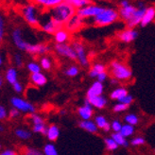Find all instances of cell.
Segmentation results:
<instances>
[{
	"mask_svg": "<svg viewBox=\"0 0 155 155\" xmlns=\"http://www.w3.org/2000/svg\"><path fill=\"white\" fill-rule=\"evenodd\" d=\"M128 5H130V3L128 2V1H121V3H120V6H121V8L122 7H126V6H128Z\"/></svg>",
	"mask_w": 155,
	"mask_h": 155,
	"instance_id": "11a10c76",
	"label": "cell"
},
{
	"mask_svg": "<svg viewBox=\"0 0 155 155\" xmlns=\"http://www.w3.org/2000/svg\"><path fill=\"white\" fill-rule=\"evenodd\" d=\"M22 14L24 19L30 26L36 27L39 25V20L37 17V10L34 5H31V4L26 5L22 9Z\"/></svg>",
	"mask_w": 155,
	"mask_h": 155,
	"instance_id": "5b68a950",
	"label": "cell"
},
{
	"mask_svg": "<svg viewBox=\"0 0 155 155\" xmlns=\"http://www.w3.org/2000/svg\"><path fill=\"white\" fill-rule=\"evenodd\" d=\"M147 9L148 8L144 7V8H137V11L135 12V13L133 15V17L130 18V20L129 22H127V25L129 27V28H134V27L141 25V22L144 18V15L147 12Z\"/></svg>",
	"mask_w": 155,
	"mask_h": 155,
	"instance_id": "30bf717a",
	"label": "cell"
},
{
	"mask_svg": "<svg viewBox=\"0 0 155 155\" xmlns=\"http://www.w3.org/2000/svg\"><path fill=\"white\" fill-rule=\"evenodd\" d=\"M80 127L81 129H83L84 130L88 131V133L91 134H95L97 131V124L94 121H91V120H82L80 123Z\"/></svg>",
	"mask_w": 155,
	"mask_h": 155,
	"instance_id": "d6986e66",
	"label": "cell"
},
{
	"mask_svg": "<svg viewBox=\"0 0 155 155\" xmlns=\"http://www.w3.org/2000/svg\"><path fill=\"white\" fill-rule=\"evenodd\" d=\"M112 83H113V84H115V83H117V81H116L115 79H113V80H112Z\"/></svg>",
	"mask_w": 155,
	"mask_h": 155,
	"instance_id": "9f6ffc18",
	"label": "cell"
},
{
	"mask_svg": "<svg viewBox=\"0 0 155 155\" xmlns=\"http://www.w3.org/2000/svg\"><path fill=\"white\" fill-rule=\"evenodd\" d=\"M68 3H70L75 9L80 10V9H82V8L90 5L91 2L88 1V0H68Z\"/></svg>",
	"mask_w": 155,
	"mask_h": 155,
	"instance_id": "83f0119b",
	"label": "cell"
},
{
	"mask_svg": "<svg viewBox=\"0 0 155 155\" xmlns=\"http://www.w3.org/2000/svg\"><path fill=\"white\" fill-rule=\"evenodd\" d=\"M5 77H6L7 81L9 82L10 84L13 85L14 83H16L18 81H17V71H16V69H14L12 67L8 69Z\"/></svg>",
	"mask_w": 155,
	"mask_h": 155,
	"instance_id": "cb8c5ba5",
	"label": "cell"
},
{
	"mask_svg": "<svg viewBox=\"0 0 155 155\" xmlns=\"http://www.w3.org/2000/svg\"><path fill=\"white\" fill-rule=\"evenodd\" d=\"M127 95H128V91L125 88H121L120 87V88H116L115 90H114L111 93L110 97H111L112 99H115V100H117V101H118L120 98L124 97Z\"/></svg>",
	"mask_w": 155,
	"mask_h": 155,
	"instance_id": "d4e9b609",
	"label": "cell"
},
{
	"mask_svg": "<svg viewBox=\"0 0 155 155\" xmlns=\"http://www.w3.org/2000/svg\"><path fill=\"white\" fill-rule=\"evenodd\" d=\"M122 127H123V125L118 120H114L111 124V128L113 129V130L114 131V133H120Z\"/></svg>",
	"mask_w": 155,
	"mask_h": 155,
	"instance_id": "f35d334b",
	"label": "cell"
},
{
	"mask_svg": "<svg viewBox=\"0 0 155 155\" xmlns=\"http://www.w3.org/2000/svg\"><path fill=\"white\" fill-rule=\"evenodd\" d=\"M28 70L31 73V74H36V73H41V66L38 64L31 61V63H28L27 65Z\"/></svg>",
	"mask_w": 155,
	"mask_h": 155,
	"instance_id": "836d02e7",
	"label": "cell"
},
{
	"mask_svg": "<svg viewBox=\"0 0 155 155\" xmlns=\"http://www.w3.org/2000/svg\"><path fill=\"white\" fill-rule=\"evenodd\" d=\"M64 24H63V23H61L55 19H53L50 17V19L48 21V22H45V24L42 26V28L45 32L46 33H49V34H55L57 31H59L60 29L63 28Z\"/></svg>",
	"mask_w": 155,
	"mask_h": 155,
	"instance_id": "9c48e42d",
	"label": "cell"
},
{
	"mask_svg": "<svg viewBox=\"0 0 155 155\" xmlns=\"http://www.w3.org/2000/svg\"><path fill=\"white\" fill-rule=\"evenodd\" d=\"M134 133V127L131 126V125H129V124H125V125H123V127L121 129V131H120V134L125 138L133 135Z\"/></svg>",
	"mask_w": 155,
	"mask_h": 155,
	"instance_id": "4dcf8cb0",
	"label": "cell"
},
{
	"mask_svg": "<svg viewBox=\"0 0 155 155\" xmlns=\"http://www.w3.org/2000/svg\"><path fill=\"white\" fill-rule=\"evenodd\" d=\"M61 2H63L61 0H38L37 1L39 5L46 7V8H50V9H53L54 7H56Z\"/></svg>",
	"mask_w": 155,
	"mask_h": 155,
	"instance_id": "4316f807",
	"label": "cell"
},
{
	"mask_svg": "<svg viewBox=\"0 0 155 155\" xmlns=\"http://www.w3.org/2000/svg\"><path fill=\"white\" fill-rule=\"evenodd\" d=\"M103 84L102 82H100L98 81H95L92 84V86L88 89L87 93H86V97L87 98H91V97H99L102 96L101 94L103 93Z\"/></svg>",
	"mask_w": 155,
	"mask_h": 155,
	"instance_id": "4fadbf2b",
	"label": "cell"
},
{
	"mask_svg": "<svg viewBox=\"0 0 155 155\" xmlns=\"http://www.w3.org/2000/svg\"><path fill=\"white\" fill-rule=\"evenodd\" d=\"M60 135V130L56 125H50L48 127V134H46V137L49 141H56Z\"/></svg>",
	"mask_w": 155,
	"mask_h": 155,
	"instance_id": "603a6c76",
	"label": "cell"
},
{
	"mask_svg": "<svg viewBox=\"0 0 155 155\" xmlns=\"http://www.w3.org/2000/svg\"><path fill=\"white\" fill-rule=\"evenodd\" d=\"M111 137L116 142V144H117L118 146H123V147H128L129 146L127 139L124 137L120 133H114L111 135Z\"/></svg>",
	"mask_w": 155,
	"mask_h": 155,
	"instance_id": "484cf974",
	"label": "cell"
},
{
	"mask_svg": "<svg viewBox=\"0 0 155 155\" xmlns=\"http://www.w3.org/2000/svg\"><path fill=\"white\" fill-rule=\"evenodd\" d=\"M106 79H107V73L106 72H103L101 74H99L98 77H97V81H100V82H103Z\"/></svg>",
	"mask_w": 155,
	"mask_h": 155,
	"instance_id": "f5cc1de1",
	"label": "cell"
},
{
	"mask_svg": "<svg viewBox=\"0 0 155 155\" xmlns=\"http://www.w3.org/2000/svg\"><path fill=\"white\" fill-rule=\"evenodd\" d=\"M105 8L101 6H97L94 4H90L86 7L82 8V9L77 10V14L82 19L88 18V17H97L99 13H101Z\"/></svg>",
	"mask_w": 155,
	"mask_h": 155,
	"instance_id": "277c9868",
	"label": "cell"
},
{
	"mask_svg": "<svg viewBox=\"0 0 155 155\" xmlns=\"http://www.w3.org/2000/svg\"><path fill=\"white\" fill-rule=\"evenodd\" d=\"M95 123L97 124V128H100V129H104L108 124L107 122V120H106V118L104 117V116H102V115H97V117L95 118Z\"/></svg>",
	"mask_w": 155,
	"mask_h": 155,
	"instance_id": "e575fe53",
	"label": "cell"
},
{
	"mask_svg": "<svg viewBox=\"0 0 155 155\" xmlns=\"http://www.w3.org/2000/svg\"><path fill=\"white\" fill-rule=\"evenodd\" d=\"M14 63L19 67H21L23 65V59H22L21 55H19V54H15L14 55Z\"/></svg>",
	"mask_w": 155,
	"mask_h": 155,
	"instance_id": "bcb514c9",
	"label": "cell"
},
{
	"mask_svg": "<svg viewBox=\"0 0 155 155\" xmlns=\"http://www.w3.org/2000/svg\"><path fill=\"white\" fill-rule=\"evenodd\" d=\"M154 153H155V149H154Z\"/></svg>",
	"mask_w": 155,
	"mask_h": 155,
	"instance_id": "94428289",
	"label": "cell"
},
{
	"mask_svg": "<svg viewBox=\"0 0 155 155\" xmlns=\"http://www.w3.org/2000/svg\"><path fill=\"white\" fill-rule=\"evenodd\" d=\"M4 19L3 17H0V40H2L4 36Z\"/></svg>",
	"mask_w": 155,
	"mask_h": 155,
	"instance_id": "c3c4849f",
	"label": "cell"
},
{
	"mask_svg": "<svg viewBox=\"0 0 155 155\" xmlns=\"http://www.w3.org/2000/svg\"><path fill=\"white\" fill-rule=\"evenodd\" d=\"M19 115V111L17 109H15V108H13V109H12L10 111V117L11 118H14V117H17V116Z\"/></svg>",
	"mask_w": 155,
	"mask_h": 155,
	"instance_id": "f907efd6",
	"label": "cell"
},
{
	"mask_svg": "<svg viewBox=\"0 0 155 155\" xmlns=\"http://www.w3.org/2000/svg\"><path fill=\"white\" fill-rule=\"evenodd\" d=\"M105 145H106V148L108 150H117L118 148V145L116 144V142L114 140L112 137H109V138H105Z\"/></svg>",
	"mask_w": 155,
	"mask_h": 155,
	"instance_id": "1f68e13d",
	"label": "cell"
},
{
	"mask_svg": "<svg viewBox=\"0 0 155 155\" xmlns=\"http://www.w3.org/2000/svg\"><path fill=\"white\" fill-rule=\"evenodd\" d=\"M82 18H81L77 13L65 24V29L67 31H75L82 26Z\"/></svg>",
	"mask_w": 155,
	"mask_h": 155,
	"instance_id": "9a60e30c",
	"label": "cell"
},
{
	"mask_svg": "<svg viewBox=\"0 0 155 155\" xmlns=\"http://www.w3.org/2000/svg\"><path fill=\"white\" fill-rule=\"evenodd\" d=\"M48 128H46L45 124H40V125H34L33 126V131L36 134H42L46 135L48 134Z\"/></svg>",
	"mask_w": 155,
	"mask_h": 155,
	"instance_id": "d590c367",
	"label": "cell"
},
{
	"mask_svg": "<svg viewBox=\"0 0 155 155\" xmlns=\"http://www.w3.org/2000/svg\"><path fill=\"white\" fill-rule=\"evenodd\" d=\"M0 155H16V152L12 150H5L0 153Z\"/></svg>",
	"mask_w": 155,
	"mask_h": 155,
	"instance_id": "816d5d0a",
	"label": "cell"
},
{
	"mask_svg": "<svg viewBox=\"0 0 155 155\" xmlns=\"http://www.w3.org/2000/svg\"><path fill=\"white\" fill-rule=\"evenodd\" d=\"M15 135L18 138L22 139V140H28L30 137H31V134L30 131L24 130V129H16L15 130Z\"/></svg>",
	"mask_w": 155,
	"mask_h": 155,
	"instance_id": "f1b7e54d",
	"label": "cell"
},
{
	"mask_svg": "<svg viewBox=\"0 0 155 155\" xmlns=\"http://www.w3.org/2000/svg\"><path fill=\"white\" fill-rule=\"evenodd\" d=\"M98 75H99V74H98L96 70H94V69H93V68H92L91 70L89 71V76H90L91 78H97V77H98Z\"/></svg>",
	"mask_w": 155,
	"mask_h": 155,
	"instance_id": "db71d44e",
	"label": "cell"
},
{
	"mask_svg": "<svg viewBox=\"0 0 155 155\" xmlns=\"http://www.w3.org/2000/svg\"><path fill=\"white\" fill-rule=\"evenodd\" d=\"M119 17V12L113 8H105L101 13L93 19V23L98 27H105L113 24Z\"/></svg>",
	"mask_w": 155,
	"mask_h": 155,
	"instance_id": "7a4b0ae2",
	"label": "cell"
},
{
	"mask_svg": "<svg viewBox=\"0 0 155 155\" xmlns=\"http://www.w3.org/2000/svg\"><path fill=\"white\" fill-rule=\"evenodd\" d=\"M30 81L32 83L38 85V86H44L48 82V79L43 73H36L30 75Z\"/></svg>",
	"mask_w": 155,
	"mask_h": 155,
	"instance_id": "44dd1931",
	"label": "cell"
},
{
	"mask_svg": "<svg viewBox=\"0 0 155 155\" xmlns=\"http://www.w3.org/2000/svg\"><path fill=\"white\" fill-rule=\"evenodd\" d=\"M129 108L128 105H125V104H123V103H117L116 105H114V111L116 112V113H121V112H124V111H126L127 109Z\"/></svg>",
	"mask_w": 155,
	"mask_h": 155,
	"instance_id": "60d3db41",
	"label": "cell"
},
{
	"mask_svg": "<svg viewBox=\"0 0 155 155\" xmlns=\"http://www.w3.org/2000/svg\"><path fill=\"white\" fill-rule=\"evenodd\" d=\"M137 36H138V33L135 29L129 28V29L124 30V31H122L119 34V39H120V41L124 43H130L134 41L137 38Z\"/></svg>",
	"mask_w": 155,
	"mask_h": 155,
	"instance_id": "2e32d148",
	"label": "cell"
},
{
	"mask_svg": "<svg viewBox=\"0 0 155 155\" xmlns=\"http://www.w3.org/2000/svg\"><path fill=\"white\" fill-rule=\"evenodd\" d=\"M0 86H2V78H0Z\"/></svg>",
	"mask_w": 155,
	"mask_h": 155,
	"instance_id": "91938a15",
	"label": "cell"
},
{
	"mask_svg": "<svg viewBox=\"0 0 155 155\" xmlns=\"http://www.w3.org/2000/svg\"><path fill=\"white\" fill-rule=\"evenodd\" d=\"M64 73L68 77H76L78 74H79V68H78V66H76V65H71L66 69Z\"/></svg>",
	"mask_w": 155,
	"mask_h": 155,
	"instance_id": "8d00e7d4",
	"label": "cell"
},
{
	"mask_svg": "<svg viewBox=\"0 0 155 155\" xmlns=\"http://www.w3.org/2000/svg\"><path fill=\"white\" fill-rule=\"evenodd\" d=\"M130 143L133 146H142L145 144V139L143 137H135L131 140Z\"/></svg>",
	"mask_w": 155,
	"mask_h": 155,
	"instance_id": "ee69618b",
	"label": "cell"
},
{
	"mask_svg": "<svg viewBox=\"0 0 155 155\" xmlns=\"http://www.w3.org/2000/svg\"><path fill=\"white\" fill-rule=\"evenodd\" d=\"M137 11V8L134 5H128L126 7H122L119 10V16L122 20L129 22L130 18L133 17V15Z\"/></svg>",
	"mask_w": 155,
	"mask_h": 155,
	"instance_id": "5bb4252c",
	"label": "cell"
},
{
	"mask_svg": "<svg viewBox=\"0 0 155 155\" xmlns=\"http://www.w3.org/2000/svg\"><path fill=\"white\" fill-rule=\"evenodd\" d=\"M138 121H139V119L137 117V115L134 114H129L125 116V122L127 124H129V125L135 126L138 123Z\"/></svg>",
	"mask_w": 155,
	"mask_h": 155,
	"instance_id": "d6a6232c",
	"label": "cell"
},
{
	"mask_svg": "<svg viewBox=\"0 0 155 155\" xmlns=\"http://www.w3.org/2000/svg\"><path fill=\"white\" fill-rule=\"evenodd\" d=\"M73 48L76 51L77 54V60L79 61V63L82 65V66H87L89 64V61L86 55V52H85L84 46L82 45V44H81L80 42H74L72 44Z\"/></svg>",
	"mask_w": 155,
	"mask_h": 155,
	"instance_id": "ba28073f",
	"label": "cell"
},
{
	"mask_svg": "<svg viewBox=\"0 0 155 155\" xmlns=\"http://www.w3.org/2000/svg\"><path fill=\"white\" fill-rule=\"evenodd\" d=\"M88 100L92 106L97 108V109H103L107 104V100L103 96L91 97V98H88Z\"/></svg>",
	"mask_w": 155,
	"mask_h": 155,
	"instance_id": "ffe728a7",
	"label": "cell"
},
{
	"mask_svg": "<svg viewBox=\"0 0 155 155\" xmlns=\"http://www.w3.org/2000/svg\"><path fill=\"white\" fill-rule=\"evenodd\" d=\"M93 69L96 70L98 74H101V73L105 72V66L101 64H96L94 66H93Z\"/></svg>",
	"mask_w": 155,
	"mask_h": 155,
	"instance_id": "f6af8a7d",
	"label": "cell"
},
{
	"mask_svg": "<svg viewBox=\"0 0 155 155\" xmlns=\"http://www.w3.org/2000/svg\"><path fill=\"white\" fill-rule=\"evenodd\" d=\"M7 115H8V113L5 109V107L3 106H0V118L1 119H4L7 117Z\"/></svg>",
	"mask_w": 155,
	"mask_h": 155,
	"instance_id": "681fc988",
	"label": "cell"
},
{
	"mask_svg": "<svg viewBox=\"0 0 155 155\" xmlns=\"http://www.w3.org/2000/svg\"><path fill=\"white\" fill-rule=\"evenodd\" d=\"M76 13L77 10L70 3H68V1H63L50 10V17L65 25Z\"/></svg>",
	"mask_w": 155,
	"mask_h": 155,
	"instance_id": "6da1fadb",
	"label": "cell"
},
{
	"mask_svg": "<svg viewBox=\"0 0 155 155\" xmlns=\"http://www.w3.org/2000/svg\"><path fill=\"white\" fill-rule=\"evenodd\" d=\"M0 64H3V61H2V57H0Z\"/></svg>",
	"mask_w": 155,
	"mask_h": 155,
	"instance_id": "680465c9",
	"label": "cell"
},
{
	"mask_svg": "<svg viewBox=\"0 0 155 155\" xmlns=\"http://www.w3.org/2000/svg\"><path fill=\"white\" fill-rule=\"evenodd\" d=\"M111 69H112V74L114 77L115 80L127 81L130 79V77L133 76V72H131L130 69L117 61H112Z\"/></svg>",
	"mask_w": 155,
	"mask_h": 155,
	"instance_id": "3957f363",
	"label": "cell"
},
{
	"mask_svg": "<svg viewBox=\"0 0 155 155\" xmlns=\"http://www.w3.org/2000/svg\"><path fill=\"white\" fill-rule=\"evenodd\" d=\"M31 120H32V123H33V126L34 125H40V124H45L44 123V120L41 116H39L38 114H33L31 115Z\"/></svg>",
	"mask_w": 155,
	"mask_h": 155,
	"instance_id": "7bdbcfd3",
	"label": "cell"
},
{
	"mask_svg": "<svg viewBox=\"0 0 155 155\" xmlns=\"http://www.w3.org/2000/svg\"><path fill=\"white\" fill-rule=\"evenodd\" d=\"M12 41H13L14 45H16L20 50L27 51L29 44L27 43L24 39H23L20 28H15L12 31Z\"/></svg>",
	"mask_w": 155,
	"mask_h": 155,
	"instance_id": "8fae6325",
	"label": "cell"
},
{
	"mask_svg": "<svg viewBox=\"0 0 155 155\" xmlns=\"http://www.w3.org/2000/svg\"><path fill=\"white\" fill-rule=\"evenodd\" d=\"M60 114H61V115H63V114H66V112H65V111H61V113H60Z\"/></svg>",
	"mask_w": 155,
	"mask_h": 155,
	"instance_id": "6f0895ef",
	"label": "cell"
},
{
	"mask_svg": "<svg viewBox=\"0 0 155 155\" xmlns=\"http://www.w3.org/2000/svg\"><path fill=\"white\" fill-rule=\"evenodd\" d=\"M25 155H45L44 152H41L39 150L34 148H27L25 150Z\"/></svg>",
	"mask_w": 155,
	"mask_h": 155,
	"instance_id": "ab89813d",
	"label": "cell"
},
{
	"mask_svg": "<svg viewBox=\"0 0 155 155\" xmlns=\"http://www.w3.org/2000/svg\"><path fill=\"white\" fill-rule=\"evenodd\" d=\"M49 50V46L44 44H36V45H30L27 49V52L29 54H45Z\"/></svg>",
	"mask_w": 155,
	"mask_h": 155,
	"instance_id": "e0dca14e",
	"label": "cell"
},
{
	"mask_svg": "<svg viewBox=\"0 0 155 155\" xmlns=\"http://www.w3.org/2000/svg\"><path fill=\"white\" fill-rule=\"evenodd\" d=\"M43 152L45 155H58V150L56 149V147L51 143L45 145Z\"/></svg>",
	"mask_w": 155,
	"mask_h": 155,
	"instance_id": "f546056e",
	"label": "cell"
},
{
	"mask_svg": "<svg viewBox=\"0 0 155 155\" xmlns=\"http://www.w3.org/2000/svg\"><path fill=\"white\" fill-rule=\"evenodd\" d=\"M133 100H134V97H131L130 95H127V96H125L124 97H122V98H120L118 101H119V103H123V104H125V105H130V104H131V102H133Z\"/></svg>",
	"mask_w": 155,
	"mask_h": 155,
	"instance_id": "b9f144b4",
	"label": "cell"
},
{
	"mask_svg": "<svg viewBox=\"0 0 155 155\" xmlns=\"http://www.w3.org/2000/svg\"><path fill=\"white\" fill-rule=\"evenodd\" d=\"M154 18H155V8L154 7H149L148 9H147V12L144 15V18L141 22L140 26L142 28L148 26Z\"/></svg>",
	"mask_w": 155,
	"mask_h": 155,
	"instance_id": "ac0fdd59",
	"label": "cell"
},
{
	"mask_svg": "<svg viewBox=\"0 0 155 155\" xmlns=\"http://www.w3.org/2000/svg\"><path fill=\"white\" fill-rule=\"evenodd\" d=\"M78 114H79V115L83 120H90L93 114H94V111H93V109H92V105L90 104L88 98L85 99L84 105L79 108Z\"/></svg>",
	"mask_w": 155,
	"mask_h": 155,
	"instance_id": "7c38bea8",
	"label": "cell"
},
{
	"mask_svg": "<svg viewBox=\"0 0 155 155\" xmlns=\"http://www.w3.org/2000/svg\"><path fill=\"white\" fill-rule=\"evenodd\" d=\"M11 103L13 106V108L17 109L19 112H23V113H34L35 112V108L34 106L29 103L27 100L23 99L21 97H13L11 98Z\"/></svg>",
	"mask_w": 155,
	"mask_h": 155,
	"instance_id": "8992f818",
	"label": "cell"
},
{
	"mask_svg": "<svg viewBox=\"0 0 155 155\" xmlns=\"http://www.w3.org/2000/svg\"><path fill=\"white\" fill-rule=\"evenodd\" d=\"M55 50L60 56H63L71 60H77V54L72 45L66 44H56Z\"/></svg>",
	"mask_w": 155,
	"mask_h": 155,
	"instance_id": "52a82bcc",
	"label": "cell"
},
{
	"mask_svg": "<svg viewBox=\"0 0 155 155\" xmlns=\"http://www.w3.org/2000/svg\"><path fill=\"white\" fill-rule=\"evenodd\" d=\"M69 33L65 28H61L59 31H57L54 35V39L57 44H65V42L68 40Z\"/></svg>",
	"mask_w": 155,
	"mask_h": 155,
	"instance_id": "7402d4cb",
	"label": "cell"
},
{
	"mask_svg": "<svg viewBox=\"0 0 155 155\" xmlns=\"http://www.w3.org/2000/svg\"><path fill=\"white\" fill-rule=\"evenodd\" d=\"M41 67L43 69H45V70H48V69H50V67H51L50 60L46 57H43L41 59Z\"/></svg>",
	"mask_w": 155,
	"mask_h": 155,
	"instance_id": "74e56055",
	"label": "cell"
},
{
	"mask_svg": "<svg viewBox=\"0 0 155 155\" xmlns=\"http://www.w3.org/2000/svg\"><path fill=\"white\" fill-rule=\"evenodd\" d=\"M12 87H13V90L16 93H18V94H20V93L23 92V85L19 81H17L16 83H14L12 85Z\"/></svg>",
	"mask_w": 155,
	"mask_h": 155,
	"instance_id": "7dc6e473",
	"label": "cell"
}]
</instances>
